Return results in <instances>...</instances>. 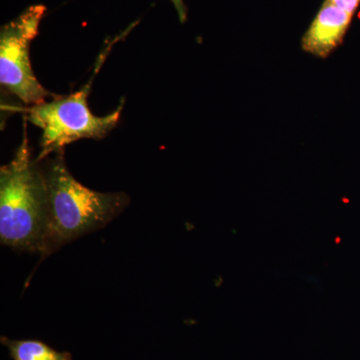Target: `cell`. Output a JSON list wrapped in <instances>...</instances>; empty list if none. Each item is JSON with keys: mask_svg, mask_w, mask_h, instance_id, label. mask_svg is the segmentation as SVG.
Here are the masks:
<instances>
[{"mask_svg": "<svg viewBox=\"0 0 360 360\" xmlns=\"http://www.w3.org/2000/svg\"><path fill=\"white\" fill-rule=\"evenodd\" d=\"M41 163V161H39ZM47 189V229L42 257L103 229L129 205L124 193H98L82 186L66 167L63 150L41 163Z\"/></svg>", "mask_w": 360, "mask_h": 360, "instance_id": "6da1fadb", "label": "cell"}, {"mask_svg": "<svg viewBox=\"0 0 360 360\" xmlns=\"http://www.w3.org/2000/svg\"><path fill=\"white\" fill-rule=\"evenodd\" d=\"M25 122L20 146L11 162L0 168V243L42 255L49 214L46 184L41 163L32 160Z\"/></svg>", "mask_w": 360, "mask_h": 360, "instance_id": "7a4b0ae2", "label": "cell"}, {"mask_svg": "<svg viewBox=\"0 0 360 360\" xmlns=\"http://www.w3.org/2000/svg\"><path fill=\"white\" fill-rule=\"evenodd\" d=\"M104 59L97 63L94 77L82 89L65 97H54L51 103L22 108L25 120L42 130L37 161L45 160L51 153L63 151L65 146L79 139H101L110 134L120 122L123 103L106 116L92 115L87 103L94 78Z\"/></svg>", "mask_w": 360, "mask_h": 360, "instance_id": "3957f363", "label": "cell"}, {"mask_svg": "<svg viewBox=\"0 0 360 360\" xmlns=\"http://www.w3.org/2000/svg\"><path fill=\"white\" fill-rule=\"evenodd\" d=\"M44 6H32L2 26L0 32V84L25 105L46 103L51 92L39 84L30 65V47L39 33Z\"/></svg>", "mask_w": 360, "mask_h": 360, "instance_id": "277c9868", "label": "cell"}, {"mask_svg": "<svg viewBox=\"0 0 360 360\" xmlns=\"http://www.w3.org/2000/svg\"><path fill=\"white\" fill-rule=\"evenodd\" d=\"M352 14L324 0L302 39V51L315 58H326L338 49L347 34Z\"/></svg>", "mask_w": 360, "mask_h": 360, "instance_id": "5b68a950", "label": "cell"}, {"mask_svg": "<svg viewBox=\"0 0 360 360\" xmlns=\"http://www.w3.org/2000/svg\"><path fill=\"white\" fill-rule=\"evenodd\" d=\"M0 341L13 360H73L70 352H58L39 340H14L1 336Z\"/></svg>", "mask_w": 360, "mask_h": 360, "instance_id": "8992f818", "label": "cell"}, {"mask_svg": "<svg viewBox=\"0 0 360 360\" xmlns=\"http://www.w3.org/2000/svg\"><path fill=\"white\" fill-rule=\"evenodd\" d=\"M328 1L338 6V8L342 9L345 13L352 14V16L356 13L360 4V0H328Z\"/></svg>", "mask_w": 360, "mask_h": 360, "instance_id": "52a82bcc", "label": "cell"}, {"mask_svg": "<svg viewBox=\"0 0 360 360\" xmlns=\"http://www.w3.org/2000/svg\"><path fill=\"white\" fill-rule=\"evenodd\" d=\"M174 4L176 13L179 14V20L184 22L186 20V7L184 0H170Z\"/></svg>", "mask_w": 360, "mask_h": 360, "instance_id": "ba28073f", "label": "cell"}]
</instances>
